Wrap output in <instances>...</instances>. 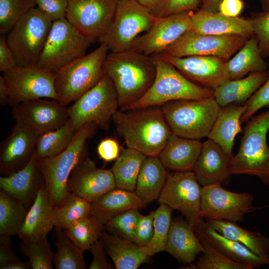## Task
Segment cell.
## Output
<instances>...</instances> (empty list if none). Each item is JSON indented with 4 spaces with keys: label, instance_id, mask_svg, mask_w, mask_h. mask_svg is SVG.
Instances as JSON below:
<instances>
[{
    "label": "cell",
    "instance_id": "cell-60",
    "mask_svg": "<svg viewBox=\"0 0 269 269\" xmlns=\"http://www.w3.org/2000/svg\"><path fill=\"white\" fill-rule=\"evenodd\" d=\"M260 1L264 12L269 9V0H260Z\"/></svg>",
    "mask_w": 269,
    "mask_h": 269
},
{
    "label": "cell",
    "instance_id": "cell-57",
    "mask_svg": "<svg viewBox=\"0 0 269 269\" xmlns=\"http://www.w3.org/2000/svg\"><path fill=\"white\" fill-rule=\"evenodd\" d=\"M222 0H200V9L209 12H219L220 4Z\"/></svg>",
    "mask_w": 269,
    "mask_h": 269
},
{
    "label": "cell",
    "instance_id": "cell-59",
    "mask_svg": "<svg viewBox=\"0 0 269 269\" xmlns=\"http://www.w3.org/2000/svg\"><path fill=\"white\" fill-rule=\"evenodd\" d=\"M139 3L149 9L156 5L161 0H136Z\"/></svg>",
    "mask_w": 269,
    "mask_h": 269
},
{
    "label": "cell",
    "instance_id": "cell-45",
    "mask_svg": "<svg viewBox=\"0 0 269 269\" xmlns=\"http://www.w3.org/2000/svg\"><path fill=\"white\" fill-rule=\"evenodd\" d=\"M19 252L28 257L32 269H52L54 253L51 250L47 237L41 240L25 244L22 242L19 245Z\"/></svg>",
    "mask_w": 269,
    "mask_h": 269
},
{
    "label": "cell",
    "instance_id": "cell-54",
    "mask_svg": "<svg viewBox=\"0 0 269 269\" xmlns=\"http://www.w3.org/2000/svg\"><path fill=\"white\" fill-rule=\"evenodd\" d=\"M97 152L100 157L105 161L117 159L120 155L119 143L112 138H105L99 143Z\"/></svg>",
    "mask_w": 269,
    "mask_h": 269
},
{
    "label": "cell",
    "instance_id": "cell-33",
    "mask_svg": "<svg viewBox=\"0 0 269 269\" xmlns=\"http://www.w3.org/2000/svg\"><path fill=\"white\" fill-rule=\"evenodd\" d=\"M268 63L262 56L257 37L248 39L240 50L225 64L228 80L243 78L249 73L267 71Z\"/></svg>",
    "mask_w": 269,
    "mask_h": 269
},
{
    "label": "cell",
    "instance_id": "cell-9",
    "mask_svg": "<svg viewBox=\"0 0 269 269\" xmlns=\"http://www.w3.org/2000/svg\"><path fill=\"white\" fill-rule=\"evenodd\" d=\"M156 19L149 8L136 0H117L111 23L99 40L111 52L131 49L134 40L148 31Z\"/></svg>",
    "mask_w": 269,
    "mask_h": 269
},
{
    "label": "cell",
    "instance_id": "cell-32",
    "mask_svg": "<svg viewBox=\"0 0 269 269\" xmlns=\"http://www.w3.org/2000/svg\"><path fill=\"white\" fill-rule=\"evenodd\" d=\"M101 239L116 269H136L148 259L141 247L134 242L104 232Z\"/></svg>",
    "mask_w": 269,
    "mask_h": 269
},
{
    "label": "cell",
    "instance_id": "cell-17",
    "mask_svg": "<svg viewBox=\"0 0 269 269\" xmlns=\"http://www.w3.org/2000/svg\"><path fill=\"white\" fill-rule=\"evenodd\" d=\"M193 10L157 17L151 28L133 41L131 48L147 56L162 53L191 29Z\"/></svg>",
    "mask_w": 269,
    "mask_h": 269
},
{
    "label": "cell",
    "instance_id": "cell-53",
    "mask_svg": "<svg viewBox=\"0 0 269 269\" xmlns=\"http://www.w3.org/2000/svg\"><path fill=\"white\" fill-rule=\"evenodd\" d=\"M92 254L93 259L89 269H113L115 266L110 263L107 258V252L101 238L89 250Z\"/></svg>",
    "mask_w": 269,
    "mask_h": 269
},
{
    "label": "cell",
    "instance_id": "cell-46",
    "mask_svg": "<svg viewBox=\"0 0 269 269\" xmlns=\"http://www.w3.org/2000/svg\"><path fill=\"white\" fill-rule=\"evenodd\" d=\"M141 214L131 209L112 217L105 225L112 234L134 242L137 224Z\"/></svg>",
    "mask_w": 269,
    "mask_h": 269
},
{
    "label": "cell",
    "instance_id": "cell-43",
    "mask_svg": "<svg viewBox=\"0 0 269 269\" xmlns=\"http://www.w3.org/2000/svg\"><path fill=\"white\" fill-rule=\"evenodd\" d=\"M173 210L166 204H160L154 211L152 238L147 244L140 246L142 252L147 256L165 251Z\"/></svg>",
    "mask_w": 269,
    "mask_h": 269
},
{
    "label": "cell",
    "instance_id": "cell-2",
    "mask_svg": "<svg viewBox=\"0 0 269 269\" xmlns=\"http://www.w3.org/2000/svg\"><path fill=\"white\" fill-rule=\"evenodd\" d=\"M103 69L114 83L120 108L142 97L156 76V67L151 56L132 48L108 54Z\"/></svg>",
    "mask_w": 269,
    "mask_h": 269
},
{
    "label": "cell",
    "instance_id": "cell-28",
    "mask_svg": "<svg viewBox=\"0 0 269 269\" xmlns=\"http://www.w3.org/2000/svg\"><path fill=\"white\" fill-rule=\"evenodd\" d=\"M202 143L173 133L169 137L158 157L165 168L174 171L192 170Z\"/></svg>",
    "mask_w": 269,
    "mask_h": 269
},
{
    "label": "cell",
    "instance_id": "cell-16",
    "mask_svg": "<svg viewBox=\"0 0 269 269\" xmlns=\"http://www.w3.org/2000/svg\"><path fill=\"white\" fill-rule=\"evenodd\" d=\"M117 0H71L66 18L79 31L94 42L107 31L113 20Z\"/></svg>",
    "mask_w": 269,
    "mask_h": 269
},
{
    "label": "cell",
    "instance_id": "cell-23",
    "mask_svg": "<svg viewBox=\"0 0 269 269\" xmlns=\"http://www.w3.org/2000/svg\"><path fill=\"white\" fill-rule=\"evenodd\" d=\"M44 183L43 175L37 167L35 152L24 168L0 177V189L20 201L28 210Z\"/></svg>",
    "mask_w": 269,
    "mask_h": 269
},
{
    "label": "cell",
    "instance_id": "cell-35",
    "mask_svg": "<svg viewBox=\"0 0 269 269\" xmlns=\"http://www.w3.org/2000/svg\"><path fill=\"white\" fill-rule=\"evenodd\" d=\"M207 222L219 233L242 244L269 261V238L259 232L244 229L236 222L219 220H207Z\"/></svg>",
    "mask_w": 269,
    "mask_h": 269
},
{
    "label": "cell",
    "instance_id": "cell-15",
    "mask_svg": "<svg viewBox=\"0 0 269 269\" xmlns=\"http://www.w3.org/2000/svg\"><path fill=\"white\" fill-rule=\"evenodd\" d=\"M202 187L192 170L174 171L167 174L158 201L180 211L188 221L194 224L202 218Z\"/></svg>",
    "mask_w": 269,
    "mask_h": 269
},
{
    "label": "cell",
    "instance_id": "cell-25",
    "mask_svg": "<svg viewBox=\"0 0 269 269\" xmlns=\"http://www.w3.org/2000/svg\"><path fill=\"white\" fill-rule=\"evenodd\" d=\"M54 227L53 207L44 182L27 212L18 236L25 244L33 243L47 237L48 233Z\"/></svg>",
    "mask_w": 269,
    "mask_h": 269
},
{
    "label": "cell",
    "instance_id": "cell-29",
    "mask_svg": "<svg viewBox=\"0 0 269 269\" xmlns=\"http://www.w3.org/2000/svg\"><path fill=\"white\" fill-rule=\"evenodd\" d=\"M245 110V105L236 104L221 108L208 136L231 158L233 156L235 138L238 134L242 132L241 117Z\"/></svg>",
    "mask_w": 269,
    "mask_h": 269
},
{
    "label": "cell",
    "instance_id": "cell-58",
    "mask_svg": "<svg viewBox=\"0 0 269 269\" xmlns=\"http://www.w3.org/2000/svg\"><path fill=\"white\" fill-rule=\"evenodd\" d=\"M9 91L3 75L0 76V104L4 106L8 104Z\"/></svg>",
    "mask_w": 269,
    "mask_h": 269
},
{
    "label": "cell",
    "instance_id": "cell-42",
    "mask_svg": "<svg viewBox=\"0 0 269 269\" xmlns=\"http://www.w3.org/2000/svg\"><path fill=\"white\" fill-rule=\"evenodd\" d=\"M91 214V203L70 192L63 203L53 208L55 227L66 229L79 219Z\"/></svg>",
    "mask_w": 269,
    "mask_h": 269
},
{
    "label": "cell",
    "instance_id": "cell-18",
    "mask_svg": "<svg viewBox=\"0 0 269 269\" xmlns=\"http://www.w3.org/2000/svg\"><path fill=\"white\" fill-rule=\"evenodd\" d=\"M45 99L12 106L13 119L38 135L61 127L69 119L68 108L58 100Z\"/></svg>",
    "mask_w": 269,
    "mask_h": 269
},
{
    "label": "cell",
    "instance_id": "cell-1",
    "mask_svg": "<svg viewBox=\"0 0 269 269\" xmlns=\"http://www.w3.org/2000/svg\"><path fill=\"white\" fill-rule=\"evenodd\" d=\"M112 121L127 147L146 156L158 157L172 133L160 106L119 110Z\"/></svg>",
    "mask_w": 269,
    "mask_h": 269
},
{
    "label": "cell",
    "instance_id": "cell-26",
    "mask_svg": "<svg viewBox=\"0 0 269 269\" xmlns=\"http://www.w3.org/2000/svg\"><path fill=\"white\" fill-rule=\"evenodd\" d=\"M165 251L179 262L192 264L203 252L194 224L179 218L172 220Z\"/></svg>",
    "mask_w": 269,
    "mask_h": 269
},
{
    "label": "cell",
    "instance_id": "cell-61",
    "mask_svg": "<svg viewBox=\"0 0 269 269\" xmlns=\"http://www.w3.org/2000/svg\"><path fill=\"white\" fill-rule=\"evenodd\" d=\"M67 0V1H70V0Z\"/></svg>",
    "mask_w": 269,
    "mask_h": 269
},
{
    "label": "cell",
    "instance_id": "cell-21",
    "mask_svg": "<svg viewBox=\"0 0 269 269\" xmlns=\"http://www.w3.org/2000/svg\"><path fill=\"white\" fill-rule=\"evenodd\" d=\"M158 54L187 78L204 87L214 89L228 80L225 69L227 61L223 59L210 56L177 57Z\"/></svg>",
    "mask_w": 269,
    "mask_h": 269
},
{
    "label": "cell",
    "instance_id": "cell-52",
    "mask_svg": "<svg viewBox=\"0 0 269 269\" xmlns=\"http://www.w3.org/2000/svg\"><path fill=\"white\" fill-rule=\"evenodd\" d=\"M37 8L53 21L66 17L68 1L66 0H35Z\"/></svg>",
    "mask_w": 269,
    "mask_h": 269
},
{
    "label": "cell",
    "instance_id": "cell-50",
    "mask_svg": "<svg viewBox=\"0 0 269 269\" xmlns=\"http://www.w3.org/2000/svg\"><path fill=\"white\" fill-rule=\"evenodd\" d=\"M254 35L258 41L262 56H269V9L252 19Z\"/></svg>",
    "mask_w": 269,
    "mask_h": 269
},
{
    "label": "cell",
    "instance_id": "cell-20",
    "mask_svg": "<svg viewBox=\"0 0 269 269\" xmlns=\"http://www.w3.org/2000/svg\"><path fill=\"white\" fill-rule=\"evenodd\" d=\"M38 134L16 122L0 145V172L8 176L24 168L35 152Z\"/></svg>",
    "mask_w": 269,
    "mask_h": 269
},
{
    "label": "cell",
    "instance_id": "cell-22",
    "mask_svg": "<svg viewBox=\"0 0 269 269\" xmlns=\"http://www.w3.org/2000/svg\"><path fill=\"white\" fill-rule=\"evenodd\" d=\"M231 157L210 139L202 143L192 171L202 186L222 184L230 173Z\"/></svg>",
    "mask_w": 269,
    "mask_h": 269
},
{
    "label": "cell",
    "instance_id": "cell-24",
    "mask_svg": "<svg viewBox=\"0 0 269 269\" xmlns=\"http://www.w3.org/2000/svg\"><path fill=\"white\" fill-rule=\"evenodd\" d=\"M191 30L210 35H238L247 38L254 35L252 19L230 17L219 12H209L199 9L193 12Z\"/></svg>",
    "mask_w": 269,
    "mask_h": 269
},
{
    "label": "cell",
    "instance_id": "cell-55",
    "mask_svg": "<svg viewBox=\"0 0 269 269\" xmlns=\"http://www.w3.org/2000/svg\"><path fill=\"white\" fill-rule=\"evenodd\" d=\"M14 55L6 38L0 37V71L4 73L17 66Z\"/></svg>",
    "mask_w": 269,
    "mask_h": 269
},
{
    "label": "cell",
    "instance_id": "cell-48",
    "mask_svg": "<svg viewBox=\"0 0 269 269\" xmlns=\"http://www.w3.org/2000/svg\"><path fill=\"white\" fill-rule=\"evenodd\" d=\"M0 269H32L29 261L24 262L14 254L9 235H0Z\"/></svg>",
    "mask_w": 269,
    "mask_h": 269
},
{
    "label": "cell",
    "instance_id": "cell-31",
    "mask_svg": "<svg viewBox=\"0 0 269 269\" xmlns=\"http://www.w3.org/2000/svg\"><path fill=\"white\" fill-rule=\"evenodd\" d=\"M144 204L134 191L116 187L91 203V214L105 226L112 217L129 209H139Z\"/></svg>",
    "mask_w": 269,
    "mask_h": 269
},
{
    "label": "cell",
    "instance_id": "cell-41",
    "mask_svg": "<svg viewBox=\"0 0 269 269\" xmlns=\"http://www.w3.org/2000/svg\"><path fill=\"white\" fill-rule=\"evenodd\" d=\"M203 252L195 264L182 269H252L248 264L234 261L210 243L202 236L196 234Z\"/></svg>",
    "mask_w": 269,
    "mask_h": 269
},
{
    "label": "cell",
    "instance_id": "cell-30",
    "mask_svg": "<svg viewBox=\"0 0 269 269\" xmlns=\"http://www.w3.org/2000/svg\"><path fill=\"white\" fill-rule=\"evenodd\" d=\"M267 71L250 73L245 78L227 80L215 88L214 98L222 108L231 104L246 102L266 81Z\"/></svg>",
    "mask_w": 269,
    "mask_h": 269
},
{
    "label": "cell",
    "instance_id": "cell-47",
    "mask_svg": "<svg viewBox=\"0 0 269 269\" xmlns=\"http://www.w3.org/2000/svg\"><path fill=\"white\" fill-rule=\"evenodd\" d=\"M200 5V0H161L150 9L155 17H164L176 13L193 10Z\"/></svg>",
    "mask_w": 269,
    "mask_h": 269
},
{
    "label": "cell",
    "instance_id": "cell-49",
    "mask_svg": "<svg viewBox=\"0 0 269 269\" xmlns=\"http://www.w3.org/2000/svg\"><path fill=\"white\" fill-rule=\"evenodd\" d=\"M246 110L241 117V122L248 121L261 108L269 105V73L264 84L244 104Z\"/></svg>",
    "mask_w": 269,
    "mask_h": 269
},
{
    "label": "cell",
    "instance_id": "cell-44",
    "mask_svg": "<svg viewBox=\"0 0 269 269\" xmlns=\"http://www.w3.org/2000/svg\"><path fill=\"white\" fill-rule=\"evenodd\" d=\"M36 6L35 0H0V33H8L25 14Z\"/></svg>",
    "mask_w": 269,
    "mask_h": 269
},
{
    "label": "cell",
    "instance_id": "cell-38",
    "mask_svg": "<svg viewBox=\"0 0 269 269\" xmlns=\"http://www.w3.org/2000/svg\"><path fill=\"white\" fill-rule=\"evenodd\" d=\"M28 209L4 191H0V235H18Z\"/></svg>",
    "mask_w": 269,
    "mask_h": 269
},
{
    "label": "cell",
    "instance_id": "cell-19",
    "mask_svg": "<svg viewBox=\"0 0 269 269\" xmlns=\"http://www.w3.org/2000/svg\"><path fill=\"white\" fill-rule=\"evenodd\" d=\"M68 187L70 192L92 203L116 188V184L112 169L98 168L85 154L72 170Z\"/></svg>",
    "mask_w": 269,
    "mask_h": 269
},
{
    "label": "cell",
    "instance_id": "cell-11",
    "mask_svg": "<svg viewBox=\"0 0 269 269\" xmlns=\"http://www.w3.org/2000/svg\"><path fill=\"white\" fill-rule=\"evenodd\" d=\"M93 42L66 17L54 20L36 66L55 72L86 55L87 49Z\"/></svg>",
    "mask_w": 269,
    "mask_h": 269
},
{
    "label": "cell",
    "instance_id": "cell-7",
    "mask_svg": "<svg viewBox=\"0 0 269 269\" xmlns=\"http://www.w3.org/2000/svg\"><path fill=\"white\" fill-rule=\"evenodd\" d=\"M109 51L103 43L88 54L55 72V87L59 101L66 106L94 87L103 78V65Z\"/></svg>",
    "mask_w": 269,
    "mask_h": 269
},
{
    "label": "cell",
    "instance_id": "cell-51",
    "mask_svg": "<svg viewBox=\"0 0 269 269\" xmlns=\"http://www.w3.org/2000/svg\"><path fill=\"white\" fill-rule=\"evenodd\" d=\"M154 211L148 215H141L138 221L134 243L139 246L147 244L152 238L154 232Z\"/></svg>",
    "mask_w": 269,
    "mask_h": 269
},
{
    "label": "cell",
    "instance_id": "cell-37",
    "mask_svg": "<svg viewBox=\"0 0 269 269\" xmlns=\"http://www.w3.org/2000/svg\"><path fill=\"white\" fill-rule=\"evenodd\" d=\"M77 131L69 119L61 127L39 134L35 146L36 158L52 157L63 151L72 142Z\"/></svg>",
    "mask_w": 269,
    "mask_h": 269
},
{
    "label": "cell",
    "instance_id": "cell-13",
    "mask_svg": "<svg viewBox=\"0 0 269 269\" xmlns=\"http://www.w3.org/2000/svg\"><path fill=\"white\" fill-rule=\"evenodd\" d=\"M248 39L238 35L202 34L190 29L161 53L177 57L210 56L227 61Z\"/></svg>",
    "mask_w": 269,
    "mask_h": 269
},
{
    "label": "cell",
    "instance_id": "cell-6",
    "mask_svg": "<svg viewBox=\"0 0 269 269\" xmlns=\"http://www.w3.org/2000/svg\"><path fill=\"white\" fill-rule=\"evenodd\" d=\"M160 107L172 133L199 140L208 137L221 109L214 97L173 101Z\"/></svg>",
    "mask_w": 269,
    "mask_h": 269
},
{
    "label": "cell",
    "instance_id": "cell-56",
    "mask_svg": "<svg viewBox=\"0 0 269 269\" xmlns=\"http://www.w3.org/2000/svg\"><path fill=\"white\" fill-rule=\"evenodd\" d=\"M244 2L242 0H222L220 4L219 12L230 17H237L242 11Z\"/></svg>",
    "mask_w": 269,
    "mask_h": 269
},
{
    "label": "cell",
    "instance_id": "cell-39",
    "mask_svg": "<svg viewBox=\"0 0 269 269\" xmlns=\"http://www.w3.org/2000/svg\"><path fill=\"white\" fill-rule=\"evenodd\" d=\"M55 243L57 251L53 264L56 269H87L83 251L77 246L62 229L54 227Z\"/></svg>",
    "mask_w": 269,
    "mask_h": 269
},
{
    "label": "cell",
    "instance_id": "cell-27",
    "mask_svg": "<svg viewBox=\"0 0 269 269\" xmlns=\"http://www.w3.org/2000/svg\"><path fill=\"white\" fill-rule=\"evenodd\" d=\"M194 228L196 234L202 236L234 261L250 265L254 268L269 264V261L258 256L242 244L219 233L202 218L194 223Z\"/></svg>",
    "mask_w": 269,
    "mask_h": 269
},
{
    "label": "cell",
    "instance_id": "cell-12",
    "mask_svg": "<svg viewBox=\"0 0 269 269\" xmlns=\"http://www.w3.org/2000/svg\"><path fill=\"white\" fill-rule=\"evenodd\" d=\"M2 75L8 88V104L12 106L41 98L59 101L52 71L37 66H17Z\"/></svg>",
    "mask_w": 269,
    "mask_h": 269
},
{
    "label": "cell",
    "instance_id": "cell-14",
    "mask_svg": "<svg viewBox=\"0 0 269 269\" xmlns=\"http://www.w3.org/2000/svg\"><path fill=\"white\" fill-rule=\"evenodd\" d=\"M254 201L250 193L230 191L221 184L202 186L200 216L207 220L242 221L247 214L255 210Z\"/></svg>",
    "mask_w": 269,
    "mask_h": 269
},
{
    "label": "cell",
    "instance_id": "cell-8",
    "mask_svg": "<svg viewBox=\"0 0 269 269\" xmlns=\"http://www.w3.org/2000/svg\"><path fill=\"white\" fill-rule=\"evenodd\" d=\"M53 20L38 8L25 14L6 38L18 66H36L47 41Z\"/></svg>",
    "mask_w": 269,
    "mask_h": 269
},
{
    "label": "cell",
    "instance_id": "cell-3",
    "mask_svg": "<svg viewBox=\"0 0 269 269\" xmlns=\"http://www.w3.org/2000/svg\"><path fill=\"white\" fill-rule=\"evenodd\" d=\"M156 67L154 81L145 95L121 111L161 106L171 101L197 100L214 97L213 89L199 85L184 76L159 54L151 56Z\"/></svg>",
    "mask_w": 269,
    "mask_h": 269
},
{
    "label": "cell",
    "instance_id": "cell-4",
    "mask_svg": "<svg viewBox=\"0 0 269 269\" xmlns=\"http://www.w3.org/2000/svg\"><path fill=\"white\" fill-rule=\"evenodd\" d=\"M97 126L87 123L78 129L70 145L60 153L47 158H36V165L44 178L51 204L60 205L70 193L68 182L70 174L86 154V143Z\"/></svg>",
    "mask_w": 269,
    "mask_h": 269
},
{
    "label": "cell",
    "instance_id": "cell-34",
    "mask_svg": "<svg viewBox=\"0 0 269 269\" xmlns=\"http://www.w3.org/2000/svg\"><path fill=\"white\" fill-rule=\"evenodd\" d=\"M167 174L158 156H148L140 168L134 192L144 204L158 199Z\"/></svg>",
    "mask_w": 269,
    "mask_h": 269
},
{
    "label": "cell",
    "instance_id": "cell-5",
    "mask_svg": "<svg viewBox=\"0 0 269 269\" xmlns=\"http://www.w3.org/2000/svg\"><path fill=\"white\" fill-rule=\"evenodd\" d=\"M269 110L250 120L237 153L231 158L230 173L256 176L269 185Z\"/></svg>",
    "mask_w": 269,
    "mask_h": 269
},
{
    "label": "cell",
    "instance_id": "cell-36",
    "mask_svg": "<svg viewBox=\"0 0 269 269\" xmlns=\"http://www.w3.org/2000/svg\"><path fill=\"white\" fill-rule=\"evenodd\" d=\"M146 158L145 154L135 149H124L111 169L116 187L134 191L140 168Z\"/></svg>",
    "mask_w": 269,
    "mask_h": 269
},
{
    "label": "cell",
    "instance_id": "cell-40",
    "mask_svg": "<svg viewBox=\"0 0 269 269\" xmlns=\"http://www.w3.org/2000/svg\"><path fill=\"white\" fill-rule=\"evenodd\" d=\"M103 225L90 214L63 229L71 240L83 251L90 248L102 237Z\"/></svg>",
    "mask_w": 269,
    "mask_h": 269
},
{
    "label": "cell",
    "instance_id": "cell-10",
    "mask_svg": "<svg viewBox=\"0 0 269 269\" xmlns=\"http://www.w3.org/2000/svg\"><path fill=\"white\" fill-rule=\"evenodd\" d=\"M119 107L117 92L112 80L105 75L92 88L68 108L69 119L78 129L87 123L108 130Z\"/></svg>",
    "mask_w": 269,
    "mask_h": 269
}]
</instances>
